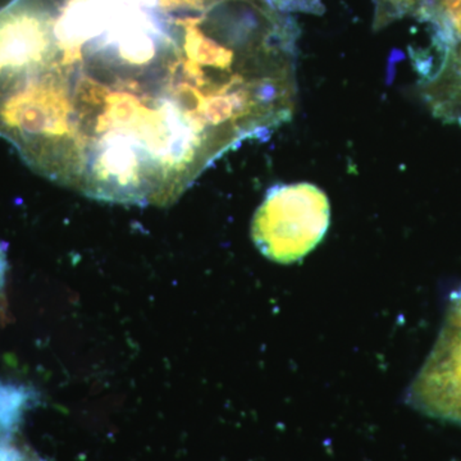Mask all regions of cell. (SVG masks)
<instances>
[{"label": "cell", "instance_id": "obj_1", "mask_svg": "<svg viewBox=\"0 0 461 461\" xmlns=\"http://www.w3.org/2000/svg\"><path fill=\"white\" fill-rule=\"evenodd\" d=\"M35 7L29 41L0 60V136L87 198L171 205L295 112V54L230 0Z\"/></svg>", "mask_w": 461, "mask_h": 461}, {"label": "cell", "instance_id": "obj_2", "mask_svg": "<svg viewBox=\"0 0 461 461\" xmlns=\"http://www.w3.org/2000/svg\"><path fill=\"white\" fill-rule=\"evenodd\" d=\"M330 221L324 191L315 185H276L267 191L251 224L260 253L273 262L295 263L317 248Z\"/></svg>", "mask_w": 461, "mask_h": 461}, {"label": "cell", "instance_id": "obj_3", "mask_svg": "<svg viewBox=\"0 0 461 461\" xmlns=\"http://www.w3.org/2000/svg\"><path fill=\"white\" fill-rule=\"evenodd\" d=\"M406 402L429 417L461 426V287L451 294L444 326Z\"/></svg>", "mask_w": 461, "mask_h": 461}, {"label": "cell", "instance_id": "obj_4", "mask_svg": "<svg viewBox=\"0 0 461 461\" xmlns=\"http://www.w3.org/2000/svg\"><path fill=\"white\" fill-rule=\"evenodd\" d=\"M25 397L16 391L0 388V436L11 439L20 426Z\"/></svg>", "mask_w": 461, "mask_h": 461}, {"label": "cell", "instance_id": "obj_5", "mask_svg": "<svg viewBox=\"0 0 461 461\" xmlns=\"http://www.w3.org/2000/svg\"><path fill=\"white\" fill-rule=\"evenodd\" d=\"M278 12H302V14H321L324 12L321 0H264Z\"/></svg>", "mask_w": 461, "mask_h": 461}, {"label": "cell", "instance_id": "obj_6", "mask_svg": "<svg viewBox=\"0 0 461 461\" xmlns=\"http://www.w3.org/2000/svg\"><path fill=\"white\" fill-rule=\"evenodd\" d=\"M377 2V14H375V27H384L391 21L405 16V0H375Z\"/></svg>", "mask_w": 461, "mask_h": 461}, {"label": "cell", "instance_id": "obj_7", "mask_svg": "<svg viewBox=\"0 0 461 461\" xmlns=\"http://www.w3.org/2000/svg\"><path fill=\"white\" fill-rule=\"evenodd\" d=\"M441 75H461V42L459 50L450 51L447 56L442 58L439 68H437L427 80H424V83H429L437 76Z\"/></svg>", "mask_w": 461, "mask_h": 461}, {"label": "cell", "instance_id": "obj_8", "mask_svg": "<svg viewBox=\"0 0 461 461\" xmlns=\"http://www.w3.org/2000/svg\"><path fill=\"white\" fill-rule=\"evenodd\" d=\"M8 257L7 245L0 241V321L5 318L7 297H5V285H7Z\"/></svg>", "mask_w": 461, "mask_h": 461}, {"label": "cell", "instance_id": "obj_9", "mask_svg": "<svg viewBox=\"0 0 461 461\" xmlns=\"http://www.w3.org/2000/svg\"><path fill=\"white\" fill-rule=\"evenodd\" d=\"M29 456L12 445L8 438L0 436V461H26Z\"/></svg>", "mask_w": 461, "mask_h": 461}, {"label": "cell", "instance_id": "obj_10", "mask_svg": "<svg viewBox=\"0 0 461 461\" xmlns=\"http://www.w3.org/2000/svg\"><path fill=\"white\" fill-rule=\"evenodd\" d=\"M175 5H185V7L206 8L218 5L222 0H169Z\"/></svg>", "mask_w": 461, "mask_h": 461}, {"label": "cell", "instance_id": "obj_11", "mask_svg": "<svg viewBox=\"0 0 461 461\" xmlns=\"http://www.w3.org/2000/svg\"><path fill=\"white\" fill-rule=\"evenodd\" d=\"M27 461H41V460L35 459V457H29V459H27Z\"/></svg>", "mask_w": 461, "mask_h": 461}]
</instances>
